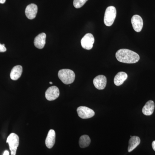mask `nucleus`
Wrapping results in <instances>:
<instances>
[{
    "mask_svg": "<svg viewBox=\"0 0 155 155\" xmlns=\"http://www.w3.org/2000/svg\"><path fill=\"white\" fill-rule=\"evenodd\" d=\"M116 16V10L114 6L108 7L106 9L104 17V22L106 25L110 26L113 25Z\"/></svg>",
    "mask_w": 155,
    "mask_h": 155,
    "instance_id": "3",
    "label": "nucleus"
},
{
    "mask_svg": "<svg viewBox=\"0 0 155 155\" xmlns=\"http://www.w3.org/2000/svg\"><path fill=\"white\" fill-rule=\"evenodd\" d=\"M88 0H74L73 5L76 8H79L85 4Z\"/></svg>",
    "mask_w": 155,
    "mask_h": 155,
    "instance_id": "18",
    "label": "nucleus"
},
{
    "mask_svg": "<svg viewBox=\"0 0 155 155\" xmlns=\"http://www.w3.org/2000/svg\"><path fill=\"white\" fill-rule=\"evenodd\" d=\"M134 29L136 32H140L143 27V20L139 15H135L131 19Z\"/></svg>",
    "mask_w": 155,
    "mask_h": 155,
    "instance_id": "8",
    "label": "nucleus"
},
{
    "mask_svg": "<svg viewBox=\"0 0 155 155\" xmlns=\"http://www.w3.org/2000/svg\"><path fill=\"white\" fill-rule=\"evenodd\" d=\"M55 131L53 129H51L48 134L45 140V144L48 148L51 149L53 147L55 143Z\"/></svg>",
    "mask_w": 155,
    "mask_h": 155,
    "instance_id": "11",
    "label": "nucleus"
},
{
    "mask_svg": "<svg viewBox=\"0 0 155 155\" xmlns=\"http://www.w3.org/2000/svg\"><path fill=\"white\" fill-rule=\"evenodd\" d=\"M6 0H0V4H4Z\"/></svg>",
    "mask_w": 155,
    "mask_h": 155,
    "instance_id": "22",
    "label": "nucleus"
},
{
    "mask_svg": "<svg viewBox=\"0 0 155 155\" xmlns=\"http://www.w3.org/2000/svg\"><path fill=\"white\" fill-rule=\"evenodd\" d=\"M78 116L82 119H87L93 117L95 115V112L93 110L84 106L78 107L77 109Z\"/></svg>",
    "mask_w": 155,
    "mask_h": 155,
    "instance_id": "5",
    "label": "nucleus"
},
{
    "mask_svg": "<svg viewBox=\"0 0 155 155\" xmlns=\"http://www.w3.org/2000/svg\"><path fill=\"white\" fill-rule=\"evenodd\" d=\"M94 37L91 33H87L81 39V45L84 49L90 50L92 48L94 43Z\"/></svg>",
    "mask_w": 155,
    "mask_h": 155,
    "instance_id": "6",
    "label": "nucleus"
},
{
    "mask_svg": "<svg viewBox=\"0 0 155 155\" xmlns=\"http://www.w3.org/2000/svg\"><path fill=\"white\" fill-rule=\"evenodd\" d=\"M58 75L61 81L66 84L73 83L75 79V73L71 69H61L58 72Z\"/></svg>",
    "mask_w": 155,
    "mask_h": 155,
    "instance_id": "2",
    "label": "nucleus"
},
{
    "mask_svg": "<svg viewBox=\"0 0 155 155\" xmlns=\"http://www.w3.org/2000/svg\"><path fill=\"white\" fill-rule=\"evenodd\" d=\"M22 72V67L20 65L15 66L11 70L10 77L12 80L16 81L21 77Z\"/></svg>",
    "mask_w": 155,
    "mask_h": 155,
    "instance_id": "15",
    "label": "nucleus"
},
{
    "mask_svg": "<svg viewBox=\"0 0 155 155\" xmlns=\"http://www.w3.org/2000/svg\"><path fill=\"white\" fill-rule=\"evenodd\" d=\"M3 155H9V152L8 150L5 151L4 152V154H3Z\"/></svg>",
    "mask_w": 155,
    "mask_h": 155,
    "instance_id": "21",
    "label": "nucleus"
},
{
    "mask_svg": "<svg viewBox=\"0 0 155 155\" xmlns=\"http://www.w3.org/2000/svg\"><path fill=\"white\" fill-rule=\"evenodd\" d=\"M91 139L89 136L87 135H83L81 136L79 138V144L80 147L84 148L88 147L90 144Z\"/></svg>",
    "mask_w": 155,
    "mask_h": 155,
    "instance_id": "17",
    "label": "nucleus"
},
{
    "mask_svg": "<svg viewBox=\"0 0 155 155\" xmlns=\"http://www.w3.org/2000/svg\"><path fill=\"white\" fill-rule=\"evenodd\" d=\"M127 75L125 72H118L114 79V82L115 85L119 86L122 85L126 79H127Z\"/></svg>",
    "mask_w": 155,
    "mask_h": 155,
    "instance_id": "14",
    "label": "nucleus"
},
{
    "mask_svg": "<svg viewBox=\"0 0 155 155\" xmlns=\"http://www.w3.org/2000/svg\"><path fill=\"white\" fill-rule=\"evenodd\" d=\"M46 35L45 33H41L39 34L35 37L34 41L35 46L38 49L43 48L45 45Z\"/></svg>",
    "mask_w": 155,
    "mask_h": 155,
    "instance_id": "12",
    "label": "nucleus"
},
{
    "mask_svg": "<svg viewBox=\"0 0 155 155\" xmlns=\"http://www.w3.org/2000/svg\"><path fill=\"white\" fill-rule=\"evenodd\" d=\"M155 109L154 102L153 101L147 102L142 109V113L146 116H150L153 113Z\"/></svg>",
    "mask_w": 155,
    "mask_h": 155,
    "instance_id": "13",
    "label": "nucleus"
},
{
    "mask_svg": "<svg viewBox=\"0 0 155 155\" xmlns=\"http://www.w3.org/2000/svg\"><path fill=\"white\" fill-rule=\"evenodd\" d=\"M60 96V91L57 86L50 87L45 92V97L49 101L57 99Z\"/></svg>",
    "mask_w": 155,
    "mask_h": 155,
    "instance_id": "7",
    "label": "nucleus"
},
{
    "mask_svg": "<svg viewBox=\"0 0 155 155\" xmlns=\"http://www.w3.org/2000/svg\"><path fill=\"white\" fill-rule=\"evenodd\" d=\"M7 143H8L11 155H16L17 147L19 145V137L15 133H11L8 137Z\"/></svg>",
    "mask_w": 155,
    "mask_h": 155,
    "instance_id": "4",
    "label": "nucleus"
},
{
    "mask_svg": "<svg viewBox=\"0 0 155 155\" xmlns=\"http://www.w3.org/2000/svg\"><path fill=\"white\" fill-rule=\"evenodd\" d=\"M140 143V139L137 136H132L130 137L129 141V146L128 147V152H131L134 150L135 149Z\"/></svg>",
    "mask_w": 155,
    "mask_h": 155,
    "instance_id": "16",
    "label": "nucleus"
},
{
    "mask_svg": "<svg viewBox=\"0 0 155 155\" xmlns=\"http://www.w3.org/2000/svg\"><path fill=\"white\" fill-rule=\"evenodd\" d=\"M50 84H53V83L52 82H50Z\"/></svg>",
    "mask_w": 155,
    "mask_h": 155,
    "instance_id": "23",
    "label": "nucleus"
},
{
    "mask_svg": "<svg viewBox=\"0 0 155 155\" xmlns=\"http://www.w3.org/2000/svg\"><path fill=\"white\" fill-rule=\"evenodd\" d=\"M38 12V7L34 4H31L26 7L25 14L28 19H32L36 17Z\"/></svg>",
    "mask_w": 155,
    "mask_h": 155,
    "instance_id": "10",
    "label": "nucleus"
},
{
    "mask_svg": "<svg viewBox=\"0 0 155 155\" xmlns=\"http://www.w3.org/2000/svg\"><path fill=\"white\" fill-rule=\"evenodd\" d=\"M152 146L153 149L155 151V140L152 143Z\"/></svg>",
    "mask_w": 155,
    "mask_h": 155,
    "instance_id": "20",
    "label": "nucleus"
},
{
    "mask_svg": "<svg viewBox=\"0 0 155 155\" xmlns=\"http://www.w3.org/2000/svg\"><path fill=\"white\" fill-rule=\"evenodd\" d=\"M116 57L119 62L125 64H134L140 60V56L137 53L127 49H122L117 51Z\"/></svg>",
    "mask_w": 155,
    "mask_h": 155,
    "instance_id": "1",
    "label": "nucleus"
},
{
    "mask_svg": "<svg viewBox=\"0 0 155 155\" xmlns=\"http://www.w3.org/2000/svg\"><path fill=\"white\" fill-rule=\"evenodd\" d=\"M7 51V49L5 47V44H1L0 43V52H5Z\"/></svg>",
    "mask_w": 155,
    "mask_h": 155,
    "instance_id": "19",
    "label": "nucleus"
},
{
    "mask_svg": "<svg viewBox=\"0 0 155 155\" xmlns=\"http://www.w3.org/2000/svg\"><path fill=\"white\" fill-rule=\"evenodd\" d=\"M107 83V78L104 75H98L93 80L95 87L98 90H103L105 88Z\"/></svg>",
    "mask_w": 155,
    "mask_h": 155,
    "instance_id": "9",
    "label": "nucleus"
}]
</instances>
